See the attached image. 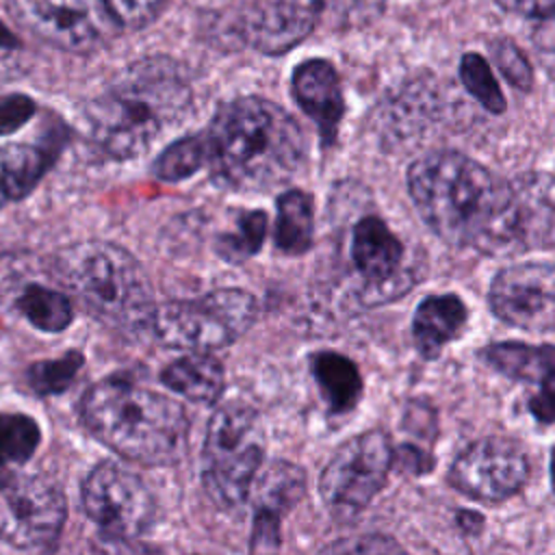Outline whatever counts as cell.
<instances>
[{
  "mask_svg": "<svg viewBox=\"0 0 555 555\" xmlns=\"http://www.w3.org/2000/svg\"><path fill=\"white\" fill-rule=\"evenodd\" d=\"M20 41L13 37V33L0 22V50H17Z\"/></svg>",
  "mask_w": 555,
  "mask_h": 555,
  "instance_id": "obj_38",
  "label": "cell"
},
{
  "mask_svg": "<svg viewBox=\"0 0 555 555\" xmlns=\"http://www.w3.org/2000/svg\"><path fill=\"white\" fill-rule=\"evenodd\" d=\"M457 522H460V527L462 529H477L479 527V522H481V518L477 516V514H473V512H462L460 516H457ZM479 531V529H477Z\"/></svg>",
  "mask_w": 555,
  "mask_h": 555,
  "instance_id": "obj_39",
  "label": "cell"
},
{
  "mask_svg": "<svg viewBox=\"0 0 555 555\" xmlns=\"http://www.w3.org/2000/svg\"><path fill=\"white\" fill-rule=\"evenodd\" d=\"M533 48L540 65L555 80V13L542 17L533 28Z\"/></svg>",
  "mask_w": 555,
  "mask_h": 555,
  "instance_id": "obj_34",
  "label": "cell"
},
{
  "mask_svg": "<svg viewBox=\"0 0 555 555\" xmlns=\"http://www.w3.org/2000/svg\"><path fill=\"white\" fill-rule=\"evenodd\" d=\"M468 312L457 295L425 297L412 319V338L423 358H436L442 347L455 340L466 325Z\"/></svg>",
  "mask_w": 555,
  "mask_h": 555,
  "instance_id": "obj_19",
  "label": "cell"
},
{
  "mask_svg": "<svg viewBox=\"0 0 555 555\" xmlns=\"http://www.w3.org/2000/svg\"><path fill=\"white\" fill-rule=\"evenodd\" d=\"M492 50H494V61H496L499 69L503 72V76L518 89L527 91L531 87L533 74H531V67H529L525 54L507 39H499L492 46Z\"/></svg>",
  "mask_w": 555,
  "mask_h": 555,
  "instance_id": "obj_32",
  "label": "cell"
},
{
  "mask_svg": "<svg viewBox=\"0 0 555 555\" xmlns=\"http://www.w3.org/2000/svg\"><path fill=\"white\" fill-rule=\"evenodd\" d=\"M82 507L98 529L113 540L137 538L154 516L145 483L115 462H100L82 481Z\"/></svg>",
  "mask_w": 555,
  "mask_h": 555,
  "instance_id": "obj_11",
  "label": "cell"
},
{
  "mask_svg": "<svg viewBox=\"0 0 555 555\" xmlns=\"http://www.w3.org/2000/svg\"><path fill=\"white\" fill-rule=\"evenodd\" d=\"M386 0H258L238 20L243 41L264 54H282L314 28L347 30L373 22Z\"/></svg>",
  "mask_w": 555,
  "mask_h": 555,
  "instance_id": "obj_7",
  "label": "cell"
},
{
  "mask_svg": "<svg viewBox=\"0 0 555 555\" xmlns=\"http://www.w3.org/2000/svg\"><path fill=\"white\" fill-rule=\"evenodd\" d=\"M80 418L104 447L132 462L171 464L186 447L182 405L128 377L93 384L80 401Z\"/></svg>",
  "mask_w": 555,
  "mask_h": 555,
  "instance_id": "obj_4",
  "label": "cell"
},
{
  "mask_svg": "<svg viewBox=\"0 0 555 555\" xmlns=\"http://www.w3.org/2000/svg\"><path fill=\"white\" fill-rule=\"evenodd\" d=\"M351 258L366 282V304L395 299L412 288V280L401 273L403 245L379 217H364L356 223Z\"/></svg>",
  "mask_w": 555,
  "mask_h": 555,
  "instance_id": "obj_15",
  "label": "cell"
},
{
  "mask_svg": "<svg viewBox=\"0 0 555 555\" xmlns=\"http://www.w3.org/2000/svg\"><path fill=\"white\" fill-rule=\"evenodd\" d=\"M121 26L143 28L154 22L165 9L167 0H106Z\"/></svg>",
  "mask_w": 555,
  "mask_h": 555,
  "instance_id": "obj_33",
  "label": "cell"
},
{
  "mask_svg": "<svg viewBox=\"0 0 555 555\" xmlns=\"http://www.w3.org/2000/svg\"><path fill=\"white\" fill-rule=\"evenodd\" d=\"M505 11L531 17H546L555 13V0H494Z\"/></svg>",
  "mask_w": 555,
  "mask_h": 555,
  "instance_id": "obj_37",
  "label": "cell"
},
{
  "mask_svg": "<svg viewBox=\"0 0 555 555\" xmlns=\"http://www.w3.org/2000/svg\"><path fill=\"white\" fill-rule=\"evenodd\" d=\"M529 410L540 423H555V366L538 382V392L529 397Z\"/></svg>",
  "mask_w": 555,
  "mask_h": 555,
  "instance_id": "obj_35",
  "label": "cell"
},
{
  "mask_svg": "<svg viewBox=\"0 0 555 555\" xmlns=\"http://www.w3.org/2000/svg\"><path fill=\"white\" fill-rule=\"evenodd\" d=\"M7 7L24 30L65 52H95L121 28L106 0H9Z\"/></svg>",
  "mask_w": 555,
  "mask_h": 555,
  "instance_id": "obj_10",
  "label": "cell"
},
{
  "mask_svg": "<svg viewBox=\"0 0 555 555\" xmlns=\"http://www.w3.org/2000/svg\"><path fill=\"white\" fill-rule=\"evenodd\" d=\"M191 106L182 67L167 56H147L121 69L87 106L91 141L111 158H132L180 124Z\"/></svg>",
  "mask_w": 555,
  "mask_h": 555,
  "instance_id": "obj_3",
  "label": "cell"
},
{
  "mask_svg": "<svg viewBox=\"0 0 555 555\" xmlns=\"http://www.w3.org/2000/svg\"><path fill=\"white\" fill-rule=\"evenodd\" d=\"M492 312L527 332L555 330V264L522 262L505 267L490 286Z\"/></svg>",
  "mask_w": 555,
  "mask_h": 555,
  "instance_id": "obj_14",
  "label": "cell"
},
{
  "mask_svg": "<svg viewBox=\"0 0 555 555\" xmlns=\"http://www.w3.org/2000/svg\"><path fill=\"white\" fill-rule=\"evenodd\" d=\"M319 555H408L392 538L382 533H358L330 542Z\"/></svg>",
  "mask_w": 555,
  "mask_h": 555,
  "instance_id": "obj_31",
  "label": "cell"
},
{
  "mask_svg": "<svg viewBox=\"0 0 555 555\" xmlns=\"http://www.w3.org/2000/svg\"><path fill=\"white\" fill-rule=\"evenodd\" d=\"M267 234V215L262 210H247L238 215L236 228L217 241V251L230 262H243L254 256Z\"/></svg>",
  "mask_w": 555,
  "mask_h": 555,
  "instance_id": "obj_27",
  "label": "cell"
},
{
  "mask_svg": "<svg viewBox=\"0 0 555 555\" xmlns=\"http://www.w3.org/2000/svg\"><path fill=\"white\" fill-rule=\"evenodd\" d=\"M529 477V460L522 447L507 438H481L470 442L453 460L449 483L462 494L496 503L514 496Z\"/></svg>",
  "mask_w": 555,
  "mask_h": 555,
  "instance_id": "obj_13",
  "label": "cell"
},
{
  "mask_svg": "<svg viewBox=\"0 0 555 555\" xmlns=\"http://www.w3.org/2000/svg\"><path fill=\"white\" fill-rule=\"evenodd\" d=\"M206 165L212 178L236 191H264L293 178L304 160V134L275 102L245 95L212 117Z\"/></svg>",
  "mask_w": 555,
  "mask_h": 555,
  "instance_id": "obj_2",
  "label": "cell"
},
{
  "mask_svg": "<svg viewBox=\"0 0 555 555\" xmlns=\"http://www.w3.org/2000/svg\"><path fill=\"white\" fill-rule=\"evenodd\" d=\"M423 221L449 245L512 254L509 184L460 152H429L408 169Z\"/></svg>",
  "mask_w": 555,
  "mask_h": 555,
  "instance_id": "obj_1",
  "label": "cell"
},
{
  "mask_svg": "<svg viewBox=\"0 0 555 555\" xmlns=\"http://www.w3.org/2000/svg\"><path fill=\"white\" fill-rule=\"evenodd\" d=\"M264 457V431L258 414L241 403H228L208 421L202 481L208 496L223 509L238 507Z\"/></svg>",
  "mask_w": 555,
  "mask_h": 555,
  "instance_id": "obj_6",
  "label": "cell"
},
{
  "mask_svg": "<svg viewBox=\"0 0 555 555\" xmlns=\"http://www.w3.org/2000/svg\"><path fill=\"white\" fill-rule=\"evenodd\" d=\"M481 358L503 375L520 382H540L555 366V347L525 343H494Z\"/></svg>",
  "mask_w": 555,
  "mask_h": 555,
  "instance_id": "obj_23",
  "label": "cell"
},
{
  "mask_svg": "<svg viewBox=\"0 0 555 555\" xmlns=\"http://www.w3.org/2000/svg\"><path fill=\"white\" fill-rule=\"evenodd\" d=\"M0 193H2V189H0ZM0 204H2V199H0Z\"/></svg>",
  "mask_w": 555,
  "mask_h": 555,
  "instance_id": "obj_42",
  "label": "cell"
},
{
  "mask_svg": "<svg viewBox=\"0 0 555 555\" xmlns=\"http://www.w3.org/2000/svg\"><path fill=\"white\" fill-rule=\"evenodd\" d=\"M39 425L24 414H0V455L9 462H26L39 444Z\"/></svg>",
  "mask_w": 555,
  "mask_h": 555,
  "instance_id": "obj_29",
  "label": "cell"
},
{
  "mask_svg": "<svg viewBox=\"0 0 555 555\" xmlns=\"http://www.w3.org/2000/svg\"><path fill=\"white\" fill-rule=\"evenodd\" d=\"M314 232L312 197L304 191H284L278 197L275 245L280 251L297 256L310 249Z\"/></svg>",
  "mask_w": 555,
  "mask_h": 555,
  "instance_id": "obj_24",
  "label": "cell"
},
{
  "mask_svg": "<svg viewBox=\"0 0 555 555\" xmlns=\"http://www.w3.org/2000/svg\"><path fill=\"white\" fill-rule=\"evenodd\" d=\"M35 113V102L26 95H9L0 102V134L17 130Z\"/></svg>",
  "mask_w": 555,
  "mask_h": 555,
  "instance_id": "obj_36",
  "label": "cell"
},
{
  "mask_svg": "<svg viewBox=\"0 0 555 555\" xmlns=\"http://www.w3.org/2000/svg\"><path fill=\"white\" fill-rule=\"evenodd\" d=\"M392 457V444L384 429H369L349 438L332 455L319 479L327 509L340 520L362 514L384 488Z\"/></svg>",
  "mask_w": 555,
  "mask_h": 555,
  "instance_id": "obj_9",
  "label": "cell"
},
{
  "mask_svg": "<svg viewBox=\"0 0 555 555\" xmlns=\"http://www.w3.org/2000/svg\"><path fill=\"white\" fill-rule=\"evenodd\" d=\"M50 273L95 319L117 327H147L156 308L143 267L128 249L108 241L63 247Z\"/></svg>",
  "mask_w": 555,
  "mask_h": 555,
  "instance_id": "obj_5",
  "label": "cell"
},
{
  "mask_svg": "<svg viewBox=\"0 0 555 555\" xmlns=\"http://www.w3.org/2000/svg\"><path fill=\"white\" fill-rule=\"evenodd\" d=\"M13 308L41 332H61L72 323L74 317L72 297L65 291L37 282L26 284V288L15 295Z\"/></svg>",
  "mask_w": 555,
  "mask_h": 555,
  "instance_id": "obj_25",
  "label": "cell"
},
{
  "mask_svg": "<svg viewBox=\"0 0 555 555\" xmlns=\"http://www.w3.org/2000/svg\"><path fill=\"white\" fill-rule=\"evenodd\" d=\"M306 492V473L286 460L273 462L256 483V514L249 555H278L280 518Z\"/></svg>",
  "mask_w": 555,
  "mask_h": 555,
  "instance_id": "obj_17",
  "label": "cell"
},
{
  "mask_svg": "<svg viewBox=\"0 0 555 555\" xmlns=\"http://www.w3.org/2000/svg\"><path fill=\"white\" fill-rule=\"evenodd\" d=\"M310 371L330 412L343 414L356 408L362 395V377L347 356L319 351L310 358Z\"/></svg>",
  "mask_w": 555,
  "mask_h": 555,
  "instance_id": "obj_21",
  "label": "cell"
},
{
  "mask_svg": "<svg viewBox=\"0 0 555 555\" xmlns=\"http://www.w3.org/2000/svg\"><path fill=\"white\" fill-rule=\"evenodd\" d=\"M293 95L314 119L325 143H332L343 119V93L336 69L323 59H310L293 72Z\"/></svg>",
  "mask_w": 555,
  "mask_h": 555,
  "instance_id": "obj_18",
  "label": "cell"
},
{
  "mask_svg": "<svg viewBox=\"0 0 555 555\" xmlns=\"http://www.w3.org/2000/svg\"><path fill=\"white\" fill-rule=\"evenodd\" d=\"M80 366H82V356L78 351H72L59 360L35 362L28 369L26 379L37 395H59L74 382Z\"/></svg>",
  "mask_w": 555,
  "mask_h": 555,
  "instance_id": "obj_30",
  "label": "cell"
},
{
  "mask_svg": "<svg viewBox=\"0 0 555 555\" xmlns=\"http://www.w3.org/2000/svg\"><path fill=\"white\" fill-rule=\"evenodd\" d=\"M160 382L193 403H215L223 392L225 375L217 358L193 351L167 364Z\"/></svg>",
  "mask_w": 555,
  "mask_h": 555,
  "instance_id": "obj_20",
  "label": "cell"
},
{
  "mask_svg": "<svg viewBox=\"0 0 555 555\" xmlns=\"http://www.w3.org/2000/svg\"><path fill=\"white\" fill-rule=\"evenodd\" d=\"M258 317V301L243 288H217L195 299L156 306L147 327L173 349L212 351L241 338Z\"/></svg>",
  "mask_w": 555,
  "mask_h": 555,
  "instance_id": "obj_8",
  "label": "cell"
},
{
  "mask_svg": "<svg viewBox=\"0 0 555 555\" xmlns=\"http://www.w3.org/2000/svg\"><path fill=\"white\" fill-rule=\"evenodd\" d=\"M460 78L466 91L490 113L505 111V98L496 85V78L488 65V61L479 54L466 52L460 61Z\"/></svg>",
  "mask_w": 555,
  "mask_h": 555,
  "instance_id": "obj_28",
  "label": "cell"
},
{
  "mask_svg": "<svg viewBox=\"0 0 555 555\" xmlns=\"http://www.w3.org/2000/svg\"><path fill=\"white\" fill-rule=\"evenodd\" d=\"M52 163V150L26 143L0 147V189L9 199L26 197Z\"/></svg>",
  "mask_w": 555,
  "mask_h": 555,
  "instance_id": "obj_22",
  "label": "cell"
},
{
  "mask_svg": "<svg viewBox=\"0 0 555 555\" xmlns=\"http://www.w3.org/2000/svg\"><path fill=\"white\" fill-rule=\"evenodd\" d=\"M551 483H553V490H555V449L551 453Z\"/></svg>",
  "mask_w": 555,
  "mask_h": 555,
  "instance_id": "obj_41",
  "label": "cell"
},
{
  "mask_svg": "<svg viewBox=\"0 0 555 555\" xmlns=\"http://www.w3.org/2000/svg\"><path fill=\"white\" fill-rule=\"evenodd\" d=\"M4 462H7V460L0 455V488L7 486V483L13 479V475H11V470H9V466H7Z\"/></svg>",
  "mask_w": 555,
  "mask_h": 555,
  "instance_id": "obj_40",
  "label": "cell"
},
{
  "mask_svg": "<svg viewBox=\"0 0 555 555\" xmlns=\"http://www.w3.org/2000/svg\"><path fill=\"white\" fill-rule=\"evenodd\" d=\"M202 165H206V139L193 134L167 145L154 163V173L165 182H178L193 176Z\"/></svg>",
  "mask_w": 555,
  "mask_h": 555,
  "instance_id": "obj_26",
  "label": "cell"
},
{
  "mask_svg": "<svg viewBox=\"0 0 555 555\" xmlns=\"http://www.w3.org/2000/svg\"><path fill=\"white\" fill-rule=\"evenodd\" d=\"M507 184L512 254L555 247V173H522Z\"/></svg>",
  "mask_w": 555,
  "mask_h": 555,
  "instance_id": "obj_16",
  "label": "cell"
},
{
  "mask_svg": "<svg viewBox=\"0 0 555 555\" xmlns=\"http://www.w3.org/2000/svg\"><path fill=\"white\" fill-rule=\"evenodd\" d=\"M63 522L65 496L52 479L26 475L0 488V540L17 548L52 546Z\"/></svg>",
  "mask_w": 555,
  "mask_h": 555,
  "instance_id": "obj_12",
  "label": "cell"
}]
</instances>
